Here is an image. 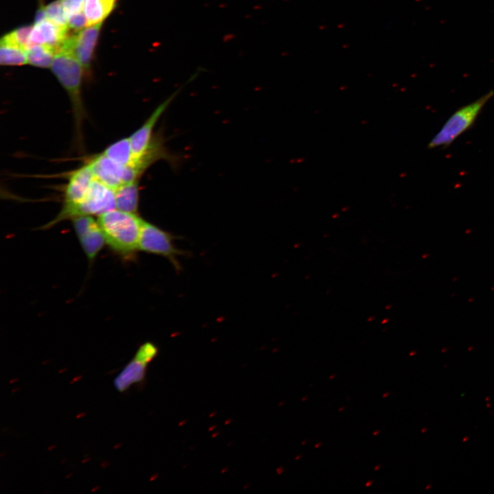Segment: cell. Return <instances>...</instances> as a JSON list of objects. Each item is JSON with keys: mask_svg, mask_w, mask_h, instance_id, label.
Instances as JSON below:
<instances>
[{"mask_svg": "<svg viewBox=\"0 0 494 494\" xmlns=\"http://www.w3.org/2000/svg\"><path fill=\"white\" fill-rule=\"evenodd\" d=\"M97 221L106 244L115 254L126 261L137 258L143 222L137 213L115 208L98 215Z\"/></svg>", "mask_w": 494, "mask_h": 494, "instance_id": "cell-1", "label": "cell"}, {"mask_svg": "<svg viewBox=\"0 0 494 494\" xmlns=\"http://www.w3.org/2000/svg\"><path fill=\"white\" fill-rule=\"evenodd\" d=\"M51 68L70 99L74 119L75 138L77 144L82 147V127L86 117L82 95L84 69L78 59L65 50H59L55 54Z\"/></svg>", "mask_w": 494, "mask_h": 494, "instance_id": "cell-2", "label": "cell"}, {"mask_svg": "<svg viewBox=\"0 0 494 494\" xmlns=\"http://www.w3.org/2000/svg\"><path fill=\"white\" fill-rule=\"evenodd\" d=\"M494 95L491 90L475 101L456 110L427 145L428 149L445 148L475 123L483 107Z\"/></svg>", "mask_w": 494, "mask_h": 494, "instance_id": "cell-3", "label": "cell"}, {"mask_svg": "<svg viewBox=\"0 0 494 494\" xmlns=\"http://www.w3.org/2000/svg\"><path fill=\"white\" fill-rule=\"evenodd\" d=\"M115 208L114 189L95 179L86 197L78 204L62 207L56 217L45 225L49 228L65 220L82 215H99Z\"/></svg>", "mask_w": 494, "mask_h": 494, "instance_id": "cell-4", "label": "cell"}, {"mask_svg": "<svg viewBox=\"0 0 494 494\" xmlns=\"http://www.w3.org/2000/svg\"><path fill=\"white\" fill-rule=\"evenodd\" d=\"M177 237L158 226L143 220L139 242V250L166 258L178 272L182 268L178 257L186 252L176 247Z\"/></svg>", "mask_w": 494, "mask_h": 494, "instance_id": "cell-5", "label": "cell"}, {"mask_svg": "<svg viewBox=\"0 0 494 494\" xmlns=\"http://www.w3.org/2000/svg\"><path fill=\"white\" fill-rule=\"evenodd\" d=\"M102 24V22L91 25L70 34L59 50L71 53L87 71L91 67Z\"/></svg>", "mask_w": 494, "mask_h": 494, "instance_id": "cell-6", "label": "cell"}, {"mask_svg": "<svg viewBox=\"0 0 494 494\" xmlns=\"http://www.w3.org/2000/svg\"><path fill=\"white\" fill-rule=\"evenodd\" d=\"M71 220L82 250L91 265L106 244L102 230L98 221L91 215L79 216Z\"/></svg>", "mask_w": 494, "mask_h": 494, "instance_id": "cell-7", "label": "cell"}, {"mask_svg": "<svg viewBox=\"0 0 494 494\" xmlns=\"http://www.w3.org/2000/svg\"><path fill=\"white\" fill-rule=\"evenodd\" d=\"M178 89L161 103L143 124L130 137V143L133 154V160L144 154L150 145L154 138V128L158 120L179 92Z\"/></svg>", "mask_w": 494, "mask_h": 494, "instance_id": "cell-8", "label": "cell"}, {"mask_svg": "<svg viewBox=\"0 0 494 494\" xmlns=\"http://www.w3.org/2000/svg\"><path fill=\"white\" fill-rule=\"evenodd\" d=\"M95 179L87 163L73 171L64 187L62 207H73L80 203L86 197Z\"/></svg>", "mask_w": 494, "mask_h": 494, "instance_id": "cell-9", "label": "cell"}, {"mask_svg": "<svg viewBox=\"0 0 494 494\" xmlns=\"http://www.w3.org/2000/svg\"><path fill=\"white\" fill-rule=\"evenodd\" d=\"M69 29V27L57 25L49 19L34 24L29 38V47L43 45L51 47L56 53L70 35Z\"/></svg>", "mask_w": 494, "mask_h": 494, "instance_id": "cell-10", "label": "cell"}, {"mask_svg": "<svg viewBox=\"0 0 494 494\" xmlns=\"http://www.w3.org/2000/svg\"><path fill=\"white\" fill-rule=\"evenodd\" d=\"M95 178L115 189L124 183L125 166L106 156L102 152L87 161Z\"/></svg>", "mask_w": 494, "mask_h": 494, "instance_id": "cell-11", "label": "cell"}, {"mask_svg": "<svg viewBox=\"0 0 494 494\" xmlns=\"http://www.w3.org/2000/svg\"><path fill=\"white\" fill-rule=\"evenodd\" d=\"M148 365L133 357L115 377L113 384L116 390L124 392L132 385L142 383L145 377Z\"/></svg>", "mask_w": 494, "mask_h": 494, "instance_id": "cell-12", "label": "cell"}, {"mask_svg": "<svg viewBox=\"0 0 494 494\" xmlns=\"http://www.w3.org/2000/svg\"><path fill=\"white\" fill-rule=\"evenodd\" d=\"M138 183H124L114 189L116 209L137 213L139 200Z\"/></svg>", "mask_w": 494, "mask_h": 494, "instance_id": "cell-13", "label": "cell"}, {"mask_svg": "<svg viewBox=\"0 0 494 494\" xmlns=\"http://www.w3.org/2000/svg\"><path fill=\"white\" fill-rule=\"evenodd\" d=\"M117 0H85L84 12L88 26L103 22L114 9Z\"/></svg>", "mask_w": 494, "mask_h": 494, "instance_id": "cell-14", "label": "cell"}, {"mask_svg": "<svg viewBox=\"0 0 494 494\" xmlns=\"http://www.w3.org/2000/svg\"><path fill=\"white\" fill-rule=\"evenodd\" d=\"M115 162L129 165L133 161V154L129 137L123 138L108 145L102 152Z\"/></svg>", "mask_w": 494, "mask_h": 494, "instance_id": "cell-15", "label": "cell"}, {"mask_svg": "<svg viewBox=\"0 0 494 494\" xmlns=\"http://www.w3.org/2000/svg\"><path fill=\"white\" fill-rule=\"evenodd\" d=\"M27 62L30 64L48 68L51 66L55 51L49 47L43 45H34L26 50Z\"/></svg>", "mask_w": 494, "mask_h": 494, "instance_id": "cell-16", "label": "cell"}, {"mask_svg": "<svg viewBox=\"0 0 494 494\" xmlns=\"http://www.w3.org/2000/svg\"><path fill=\"white\" fill-rule=\"evenodd\" d=\"M0 44V63L1 65L16 66L28 63L25 49L2 42Z\"/></svg>", "mask_w": 494, "mask_h": 494, "instance_id": "cell-17", "label": "cell"}, {"mask_svg": "<svg viewBox=\"0 0 494 494\" xmlns=\"http://www.w3.org/2000/svg\"><path fill=\"white\" fill-rule=\"evenodd\" d=\"M32 25H24L5 34L1 39V42L11 44L27 49L29 47V38Z\"/></svg>", "mask_w": 494, "mask_h": 494, "instance_id": "cell-18", "label": "cell"}, {"mask_svg": "<svg viewBox=\"0 0 494 494\" xmlns=\"http://www.w3.org/2000/svg\"><path fill=\"white\" fill-rule=\"evenodd\" d=\"M47 18L61 27H68V16L61 0H56L45 7Z\"/></svg>", "mask_w": 494, "mask_h": 494, "instance_id": "cell-19", "label": "cell"}, {"mask_svg": "<svg viewBox=\"0 0 494 494\" xmlns=\"http://www.w3.org/2000/svg\"><path fill=\"white\" fill-rule=\"evenodd\" d=\"M158 347L151 342H145L137 349L134 357L137 360L148 364L158 355Z\"/></svg>", "mask_w": 494, "mask_h": 494, "instance_id": "cell-20", "label": "cell"}, {"mask_svg": "<svg viewBox=\"0 0 494 494\" xmlns=\"http://www.w3.org/2000/svg\"><path fill=\"white\" fill-rule=\"evenodd\" d=\"M87 26L88 21L84 11L68 17V27L74 32H79Z\"/></svg>", "mask_w": 494, "mask_h": 494, "instance_id": "cell-21", "label": "cell"}, {"mask_svg": "<svg viewBox=\"0 0 494 494\" xmlns=\"http://www.w3.org/2000/svg\"><path fill=\"white\" fill-rule=\"evenodd\" d=\"M68 17L82 12L85 0H61Z\"/></svg>", "mask_w": 494, "mask_h": 494, "instance_id": "cell-22", "label": "cell"}, {"mask_svg": "<svg viewBox=\"0 0 494 494\" xmlns=\"http://www.w3.org/2000/svg\"><path fill=\"white\" fill-rule=\"evenodd\" d=\"M47 18L46 11H45V7L44 5H40L37 10L35 17H34V24H37L44 20H45Z\"/></svg>", "mask_w": 494, "mask_h": 494, "instance_id": "cell-23", "label": "cell"}, {"mask_svg": "<svg viewBox=\"0 0 494 494\" xmlns=\"http://www.w3.org/2000/svg\"><path fill=\"white\" fill-rule=\"evenodd\" d=\"M372 483H373V481H368V482H366V486H370Z\"/></svg>", "mask_w": 494, "mask_h": 494, "instance_id": "cell-24", "label": "cell"}, {"mask_svg": "<svg viewBox=\"0 0 494 494\" xmlns=\"http://www.w3.org/2000/svg\"><path fill=\"white\" fill-rule=\"evenodd\" d=\"M378 433H379V430L373 433V435H376V434H377Z\"/></svg>", "mask_w": 494, "mask_h": 494, "instance_id": "cell-25", "label": "cell"}, {"mask_svg": "<svg viewBox=\"0 0 494 494\" xmlns=\"http://www.w3.org/2000/svg\"><path fill=\"white\" fill-rule=\"evenodd\" d=\"M388 395H389V393L387 392V393H386V394H384L383 397H387Z\"/></svg>", "mask_w": 494, "mask_h": 494, "instance_id": "cell-26", "label": "cell"}, {"mask_svg": "<svg viewBox=\"0 0 494 494\" xmlns=\"http://www.w3.org/2000/svg\"><path fill=\"white\" fill-rule=\"evenodd\" d=\"M379 468H380V465H378V466H377V467L375 468V470H377Z\"/></svg>", "mask_w": 494, "mask_h": 494, "instance_id": "cell-27", "label": "cell"}, {"mask_svg": "<svg viewBox=\"0 0 494 494\" xmlns=\"http://www.w3.org/2000/svg\"><path fill=\"white\" fill-rule=\"evenodd\" d=\"M320 445H321V443H318V444H316V445H315V447H319Z\"/></svg>", "mask_w": 494, "mask_h": 494, "instance_id": "cell-28", "label": "cell"}]
</instances>
